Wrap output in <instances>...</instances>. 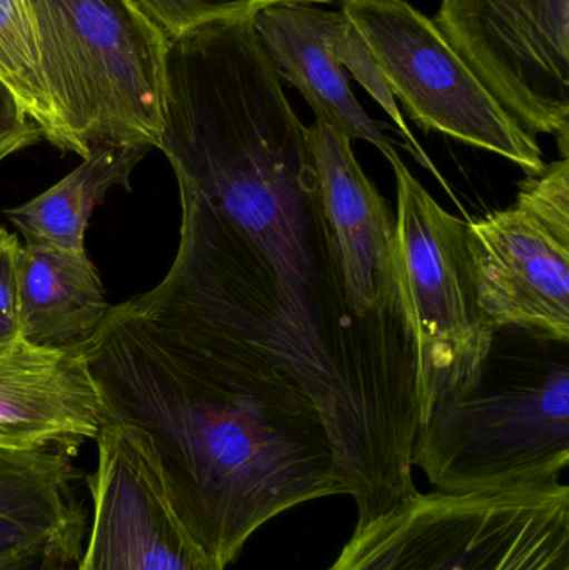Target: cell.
<instances>
[{
  "mask_svg": "<svg viewBox=\"0 0 569 570\" xmlns=\"http://www.w3.org/2000/svg\"><path fill=\"white\" fill-rule=\"evenodd\" d=\"M57 120L53 147L157 149L169 40L130 0H29Z\"/></svg>",
  "mask_w": 569,
  "mask_h": 570,
  "instance_id": "obj_4",
  "label": "cell"
},
{
  "mask_svg": "<svg viewBox=\"0 0 569 570\" xmlns=\"http://www.w3.org/2000/svg\"><path fill=\"white\" fill-rule=\"evenodd\" d=\"M73 451H0V568L57 542H82Z\"/></svg>",
  "mask_w": 569,
  "mask_h": 570,
  "instance_id": "obj_14",
  "label": "cell"
},
{
  "mask_svg": "<svg viewBox=\"0 0 569 570\" xmlns=\"http://www.w3.org/2000/svg\"><path fill=\"white\" fill-rule=\"evenodd\" d=\"M431 20L508 116L568 157L569 0H441Z\"/></svg>",
  "mask_w": 569,
  "mask_h": 570,
  "instance_id": "obj_9",
  "label": "cell"
},
{
  "mask_svg": "<svg viewBox=\"0 0 569 570\" xmlns=\"http://www.w3.org/2000/svg\"><path fill=\"white\" fill-rule=\"evenodd\" d=\"M394 99L426 132L497 154L538 177L547 169L531 136L481 86L430 17L406 0H340Z\"/></svg>",
  "mask_w": 569,
  "mask_h": 570,
  "instance_id": "obj_7",
  "label": "cell"
},
{
  "mask_svg": "<svg viewBox=\"0 0 569 570\" xmlns=\"http://www.w3.org/2000/svg\"><path fill=\"white\" fill-rule=\"evenodd\" d=\"M391 167L398 281L416 342L421 425L438 401L477 381L497 331L478 301L467 224L428 193L401 157Z\"/></svg>",
  "mask_w": 569,
  "mask_h": 570,
  "instance_id": "obj_6",
  "label": "cell"
},
{
  "mask_svg": "<svg viewBox=\"0 0 569 570\" xmlns=\"http://www.w3.org/2000/svg\"><path fill=\"white\" fill-rule=\"evenodd\" d=\"M0 80L42 139L56 144L57 120L40 66L29 0H0Z\"/></svg>",
  "mask_w": 569,
  "mask_h": 570,
  "instance_id": "obj_17",
  "label": "cell"
},
{
  "mask_svg": "<svg viewBox=\"0 0 569 570\" xmlns=\"http://www.w3.org/2000/svg\"><path fill=\"white\" fill-rule=\"evenodd\" d=\"M569 344L497 331L483 371L438 401L413 465L436 492L487 494L557 484L569 465Z\"/></svg>",
  "mask_w": 569,
  "mask_h": 570,
  "instance_id": "obj_3",
  "label": "cell"
},
{
  "mask_svg": "<svg viewBox=\"0 0 569 570\" xmlns=\"http://www.w3.org/2000/svg\"><path fill=\"white\" fill-rule=\"evenodd\" d=\"M166 37L177 39L207 23L234 17L256 16L269 6L287 2L334 3L336 0H130Z\"/></svg>",
  "mask_w": 569,
  "mask_h": 570,
  "instance_id": "obj_18",
  "label": "cell"
},
{
  "mask_svg": "<svg viewBox=\"0 0 569 570\" xmlns=\"http://www.w3.org/2000/svg\"><path fill=\"white\" fill-rule=\"evenodd\" d=\"M82 556V542H57L30 552L0 570H76Z\"/></svg>",
  "mask_w": 569,
  "mask_h": 570,
  "instance_id": "obj_21",
  "label": "cell"
},
{
  "mask_svg": "<svg viewBox=\"0 0 569 570\" xmlns=\"http://www.w3.org/2000/svg\"><path fill=\"white\" fill-rule=\"evenodd\" d=\"M102 424L99 387L79 351L19 338L0 354V451L76 452Z\"/></svg>",
  "mask_w": 569,
  "mask_h": 570,
  "instance_id": "obj_12",
  "label": "cell"
},
{
  "mask_svg": "<svg viewBox=\"0 0 569 570\" xmlns=\"http://www.w3.org/2000/svg\"><path fill=\"white\" fill-rule=\"evenodd\" d=\"M96 442L92 528L76 570H217L174 512L147 435L104 421Z\"/></svg>",
  "mask_w": 569,
  "mask_h": 570,
  "instance_id": "obj_10",
  "label": "cell"
},
{
  "mask_svg": "<svg viewBox=\"0 0 569 570\" xmlns=\"http://www.w3.org/2000/svg\"><path fill=\"white\" fill-rule=\"evenodd\" d=\"M344 23L346 16L341 10L331 12L311 2L277 3L254 16V26L281 79L300 90L314 116L353 140L373 144L390 164L394 163L400 154L354 96L341 62Z\"/></svg>",
  "mask_w": 569,
  "mask_h": 570,
  "instance_id": "obj_13",
  "label": "cell"
},
{
  "mask_svg": "<svg viewBox=\"0 0 569 570\" xmlns=\"http://www.w3.org/2000/svg\"><path fill=\"white\" fill-rule=\"evenodd\" d=\"M326 570H569V488L418 492L356 525Z\"/></svg>",
  "mask_w": 569,
  "mask_h": 570,
  "instance_id": "obj_5",
  "label": "cell"
},
{
  "mask_svg": "<svg viewBox=\"0 0 569 570\" xmlns=\"http://www.w3.org/2000/svg\"><path fill=\"white\" fill-rule=\"evenodd\" d=\"M306 137L351 305L414 338L398 281L396 216L357 163L351 137L321 117Z\"/></svg>",
  "mask_w": 569,
  "mask_h": 570,
  "instance_id": "obj_11",
  "label": "cell"
},
{
  "mask_svg": "<svg viewBox=\"0 0 569 570\" xmlns=\"http://www.w3.org/2000/svg\"><path fill=\"white\" fill-rule=\"evenodd\" d=\"M22 244L16 234L0 227V354L20 338L17 304V261Z\"/></svg>",
  "mask_w": 569,
  "mask_h": 570,
  "instance_id": "obj_19",
  "label": "cell"
},
{
  "mask_svg": "<svg viewBox=\"0 0 569 570\" xmlns=\"http://www.w3.org/2000/svg\"><path fill=\"white\" fill-rule=\"evenodd\" d=\"M20 338L46 348L80 347L110 304L87 253L22 244L17 261Z\"/></svg>",
  "mask_w": 569,
  "mask_h": 570,
  "instance_id": "obj_15",
  "label": "cell"
},
{
  "mask_svg": "<svg viewBox=\"0 0 569 570\" xmlns=\"http://www.w3.org/2000/svg\"><path fill=\"white\" fill-rule=\"evenodd\" d=\"M478 301L494 331L569 344V159L520 184L513 206L468 220Z\"/></svg>",
  "mask_w": 569,
  "mask_h": 570,
  "instance_id": "obj_8",
  "label": "cell"
},
{
  "mask_svg": "<svg viewBox=\"0 0 569 570\" xmlns=\"http://www.w3.org/2000/svg\"><path fill=\"white\" fill-rule=\"evenodd\" d=\"M150 147H100L50 189L6 210L27 244L86 253V230L96 207L112 187L130 189L133 176Z\"/></svg>",
  "mask_w": 569,
  "mask_h": 570,
  "instance_id": "obj_16",
  "label": "cell"
},
{
  "mask_svg": "<svg viewBox=\"0 0 569 570\" xmlns=\"http://www.w3.org/2000/svg\"><path fill=\"white\" fill-rule=\"evenodd\" d=\"M42 140L39 127L29 119L0 80V163Z\"/></svg>",
  "mask_w": 569,
  "mask_h": 570,
  "instance_id": "obj_20",
  "label": "cell"
},
{
  "mask_svg": "<svg viewBox=\"0 0 569 570\" xmlns=\"http://www.w3.org/2000/svg\"><path fill=\"white\" fill-rule=\"evenodd\" d=\"M159 147L180 223L234 321L320 407L337 478L371 522L418 494L416 342L351 305L306 126L254 16L170 40Z\"/></svg>",
  "mask_w": 569,
  "mask_h": 570,
  "instance_id": "obj_1",
  "label": "cell"
},
{
  "mask_svg": "<svg viewBox=\"0 0 569 570\" xmlns=\"http://www.w3.org/2000/svg\"><path fill=\"white\" fill-rule=\"evenodd\" d=\"M76 351L104 421L147 435L174 512L217 570L276 515L346 494L310 392L180 254L156 287L110 305Z\"/></svg>",
  "mask_w": 569,
  "mask_h": 570,
  "instance_id": "obj_2",
  "label": "cell"
}]
</instances>
